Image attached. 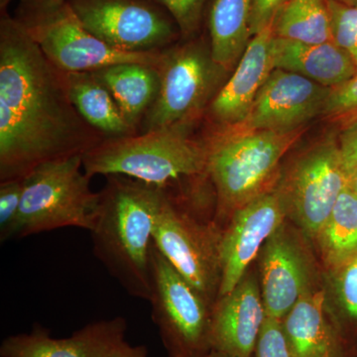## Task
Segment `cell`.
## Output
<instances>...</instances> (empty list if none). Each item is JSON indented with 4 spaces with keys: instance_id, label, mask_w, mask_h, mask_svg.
Masks as SVG:
<instances>
[{
    "instance_id": "obj_1",
    "label": "cell",
    "mask_w": 357,
    "mask_h": 357,
    "mask_svg": "<svg viewBox=\"0 0 357 357\" xmlns=\"http://www.w3.org/2000/svg\"><path fill=\"white\" fill-rule=\"evenodd\" d=\"M107 137L70 102L64 72L49 62L22 26L0 20V182L36 167L84 155Z\"/></svg>"
},
{
    "instance_id": "obj_2",
    "label": "cell",
    "mask_w": 357,
    "mask_h": 357,
    "mask_svg": "<svg viewBox=\"0 0 357 357\" xmlns=\"http://www.w3.org/2000/svg\"><path fill=\"white\" fill-rule=\"evenodd\" d=\"M91 231L93 251L122 288L149 302L150 251L163 190L126 176H107Z\"/></svg>"
},
{
    "instance_id": "obj_3",
    "label": "cell",
    "mask_w": 357,
    "mask_h": 357,
    "mask_svg": "<svg viewBox=\"0 0 357 357\" xmlns=\"http://www.w3.org/2000/svg\"><path fill=\"white\" fill-rule=\"evenodd\" d=\"M189 126L107 138L83 155L84 171L119 175L169 191L184 178L208 175V142L192 139Z\"/></svg>"
},
{
    "instance_id": "obj_4",
    "label": "cell",
    "mask_w": 357,
    "mask_h": 357,
    "mask_svg": "<svg viewBox=\"0 0 357 357\" xmlns=\"http://www.w3.org/2000/svg\"><path fill=\"white\" fill-rule=\"evenodd\" d=\"M225 128L208 142V175L217 192V220L270 191L279 165L302 134Z\"/></svg>"
},
{
    "instance_id": "obj_5",
    "label": "cell",
    "mask_w": 357,
    "mask_h": 357,
    "mask_svg": "<svg viewBox=\"0 0 357 357\" xmlns=\"http://www.w3.org/2000/svg\"><path fill=\"white\" fill-rule=\"evenodd\" d=\"M14 18L62 72H93L123 63L158 68L161 60L162 50L130 53L103 43L82 24L68 0H21Z\"/></svg>"
},
{
    "instance_id": "obj_6",
    "label": "cell",
    "mask_w": 357,
    "mask_h": 357,
    "mask_svg": "<svg viewBox=\"0 0 357 357\" xmlns=\"http://www.w3.org/2000/svg\"><path fill=\"white\" fill-rule=\"evenodd\" d=\"M83 155L42 164L23 178V194L13 238L77 227L91 231L100 192L91 189Z\"/></svg>"
},
{
    "instance_id": "obj_7",
    "label": "cell",
    "mask_w": 357,
    "mask_h": 357,
    "mask_svg": "<svg viewBox=\"0 0 357 357\" xmlns=\"http://www.w3.org/2000/svg\"><path fill=\"white\" fill-rule=\"evenodd\" d=\"M157 69L158 96L143 119L141 132L190 126L225 86L227 72L201 40L163 49Z\"/></svg>"
},
{
    "instance_id": "obj_8",
    "label": "cell",
    "mask_w": 357,
    "mask_h": 357,
    "mask_svg": "<svg viewBox=\"0 0 357 357\" xmlns=\"http://www.w3.org/2000/svg\"><path fill=\"white\" fill-rule=\"evenodd\" d=\"M152 319L169 357H206L211 351L213 306L152 243Z\"/></svg>"
},
{
    "instance_id": "obj_9",
    "label": "cell",
    "mask_w": 357,
    "mask_h": 357,
    "mask_svg": "<svg viewBox=\"0 0 357 357\" xmlns=\"http://www.w3.org/2000/svg\"><path fill=\"white\" fill-rule=\"evenodd\" d=\"M220 234L215 223L199 222L163 190L154 225L155 246L211 305L220 289Z\"/></svg>"
},
{
    "instance_id": "obj_10",
    "label": "cell",
    "mask_w": 357,
    "mask_h": 357,
    "mask_svg": "<svg viewBox=\"0 0 357 357\" xmlns=\"http://www.w3.org/2000/svg\"><path fill=\"white\" fill-rule=\"evenodd\" d=\"M82 24L112 48L161 51L181 35L177 23L154 0H68Z\"/></svg>"
},
{
    "instance_id": "obj_11",
    "label": "cell",
    "mask_w": 357,
    "mask_h": 357,
    "mask_svg": "<svg viewBox=\"0 0 357 357\" xmlns=\"http://www.w3.org/2000/svg\"><path fill=\"white\" fill-rule=\"evenodd\" d=\"M347 183L338 144L328 139L301 154L276 190L287 215L317 239Z\"/></svg>"
},
{
    "instance_id": "obj_12",
    "label": "cell",
    "mask_w": 357,
    "mask_h": 357,
    "mask_svg": "<svg viewBox=\"0 0 357 357\" xmlns=\"http://www.w3.org/2000/svg\"><path fill=\"white\" fill-rule=\"evenodd\" d=\"M287 217L276 189L270 190L232 213L218 241L220 289L218 298L227 295L248 274L251 262ZM218 300V299H217Z\"/></svg>"
},
{
    "instance_id": "obj_13",
    "label": "cell",
    "mask_w": 357,
    "mask_h": 357,
    "mask_svg": "<svg viewBox=\"0 0 357 357\" xmlns=\"http://www.w3.org/2000/svg\"><path fill=\"white\" fill-rule=\"evenodd\" d=\"M331 89L295 73L274 69L246 119L231 128L281 133L299 130L324 114Z\"/></svg>"
},
{
    "instance_id": "obj_14",
    "label": "cell",
    "mask_w": 357,
    "mask_h": 357,
    "mask_svg": "<svg viewBox=\"0 0 357 357\" xmlns=\"http://www.w3.org/2000/svg\"><path fill=\"white\" fill-rule=\"evenodd\" d=\"M261 295L266 316L283 319L312 290V265L299 239L285 225L260 251Z\"/></svg>"
},
{
    "instance_id": "obj_15",
    "label": "cell",
    "mask_w": 357,
    "mask_h": 357,
    "mask_svg": "<svg viewBox=\"0 0 357 357\" xmlns=\"http://www.w3.org/2000/svg\"><path fill=\"white\" fill-rule=\"evenodd\" d=\"M126 319L115 317L83 326L69 337L54 338L39 324L29 333L4 338L0 357H110L126 340Z\"/></svg>"
},
{
    "instance_id": "obj_16",
    "label": "cell",
    "mask_w": 357,
    "mask_h": 357,
    "mask_svg": "<svg viewBox=\"0 0 357 357\" xmlns=\"http://www.w3.org/2000/svg\"><path fill=\"white\" fill-rule=\"evenodd\" d=\"M266 319L255 276L246 274L231 292L218 298L211 312V347L229 357H251Z\"/></svg>"
},
{
    "instance_id": "obj_17",
    "label": "cell",
    "mask_w": 357,
    "mask_h": 357,
    "mask_svg": "<svg viewBox=\"0 0 357 357\" xmlns=\"http://www.w3.org/2000/svg\"><path fill=\"white\" fill-rule=\"evenodd\" d=\"M273 24L251 38L234 74L210 105L213 121L231 128L246 119L260 89L273 72Z\"/></svg>"
},
{
    "instance_id": "obj_18",
    "label": "cell",
    "mask_w": 357,
    "mask_h": 357,
    "mask_svg": "<svg viewBox=\"0 0 357 357\" xmlns=\"http://www.w3.org/2000/svg\"><path fill=\"white\" fill-rule=\"evenodd\" d=\"M274 69L288 70L326 88H335L357 75L351 56L333 41L307 44L275 36Z\"/></svg>"
},
{
    "instance_id": "obj_19",
    "label": "cell",
    "mask_w": 357,
    "mask_h": 357,
    "mask_svg": "<svg viewBox=\"0 0 357 357\" xmlns=\"http://www.w3.org/2000/svg\"><path fill=\"white\" fill-rule=\"evenodd\" d=\"M294 357H337V335L325 312V293L305 294L282 319Z\"/></svg>"
},
{
    "instance_id": "obj_20",
    "label": "cell",
    "mask_w": 357,
    "mask_h": 357,
    "mask_svg": "<svg viewBox=\"0 0 357 357\" xmlns=\"http://www.w3.org/2000/svg\"><path fill=\"white\" fill-rule=\"evenodd\" d=\"M109 89L131 128H138L160 89L158 69L139 63H123L93 70Z\"/></svg>"
},
{
    "instance_id": "obj_21",
    "label": "cell",
    "mask_w": 357,
    "mask_h": 357,
    "mask_svg": "<svg viewBox=\"0 0 357 357\" xmlns=\"http://www.w3.org/2000/svg\"><path fill=\"white\" fill-rule=\"evenodd\" d=\"M68 95L77 112L107 138L138 133L129 126L105 84L93 72L65 73Z\"/></svg>"
},
{
    "instance_id": "obj_22",
    "label": "cell",
    "mask_w": 357,
    "mask_h": 357,
    "mask_svg": "<svg viewBox=\"0 0 357 357\" xmlns=\"http://www.w3.org/2000/svg\"><path fill=\"white\" fill-rule=\"evenodd\" d=\"M250 0H215L211 6V50L213 60L229 72L250 42Z\"/></svg>"
},
{
    "instance_id": "obj_23",
    "label": "cell",
    "mask_w": 357,
    "mask_h": 357,
    "mask_svg": "<svg viewBox=\"0 0 357 357\" xmlns=\"http://www.w3.org/2000/svg\"><path fill=\"white\" fill-rule=\"evenodd\" d=\"M317 241L326 265L340 267L357 255V196L349 183L340 192Z\"/></svg>"
},
{
    "instance_id": "obj_24",
    "label": "cell",
    "mask_w": 357,
    "mask_h": 357,
    "mask_svg": "<svg viewBox=\"0 0 357 357\" xmlns=\"http://www.w3.org/2000/svg\"><path fill=\"white\" fill-rule=\"evenodd\" d=\"M278 38L307 44L333 41L328 0H289L273 22Z\"/></svg>"
},
{
    "instance_id": "obj_25",
    "label": "cell",
    "mask_w": 357,
    "mask_h": 357,
    "mask_svg": "<svg viewBox=\"0 0 357 357\" xmlns=\"http://www.w3.org/2000/svg\"><path fill=\"white\" fill-rule=\"evenodd\" d=\"M332 20L333 41L344 49L357 70V9L328 0Z\"/></svg>"
},
{
    "instance_id": "obj_26",
    "label": "cell",
    "mask_w": 357,
    "mask_h": 357,
    "mask_svg": "<svg viewBox=\"0 0 357 357\" xmlns=\"http://www.w3.org/2000/svg\"><path fill=\"white\" fill-rule=\"evenodd\" d=\"M22 178L0 182V241L13 238L23 194Z\"/></svg>"
},
{
    "instance_id": "obj_27",
    "label": "cell",
    "mask_w": 357,
    "mask_h": 357,
    "mask_svg": "<svg viewBox=\"0 0 357 357\" xmlns=\"http://www.w3.org/2000/svg\"><path fill=\"white\" fill-rule=\"evenodd\" d=\"M168 11L177 23L181 35L190 39L201 26L204 8L208 0H154Z\"/></svg>"
},
{
    "instance_id": "obj_28",
    "label": "cell",
    "mask_w": 357,
    "mask_h": 357,
    "mask_svg": "<svg viewBox=\"0 0 357 357\" xmlns=\"http://www.w3.org/2000/svg\"><path fill=\"white\" fill-rule=\"evenodd\" d=\"M335 290L345 316L357 321V255L337 267Z\"/></svg>"
},
{
    "instance_id": "obj_29",
    "label": "cell",
    "mask_w": 357,
    "mask_h": 357,
    "mask_svg": "<svg viewBox=\"0 0 357 357\" xmlns=\"http://www.w3.org/2000/svg\"><path fill=\"white\" fill-rule=\"evenodd\" d=\"M256 357H294L284 333L282 319L266 316L255 347Z\"/></svg>"
},
{
    "instance_id": "obj_30",
    "label": "cell",
    "mask_w": 357,
    "mask_h": 357,
    "mask_svg": "<svg viewBox=\"0 0 357 357\" xmlns=\"http://www.w3.org/2000/svg\"><path fill=\"white\" fill-rule=\"evenodd\" d=\"M357 114V75L331 89L324 115L331 117Z\"/></svg>"
},
{
    "instance_id": "obj_31",
    "label": "cell",
    "mask_w": 357,
    "mask_h": 357,
    "mask_svg": "<svg viewBox=\"0 0 357 357\" xmlns=\"http://www.w3.org/2000/svg\"><path fill=\"white\" fill-rule=\"evenodd\" d=\"M289 0H250L251 37L273 24L277 14Z\"/></svg>"
},
{
    "instance_id": "obj_32",
    "label": "cell",
    "mask_w": 357,
    "mask_h": 357,
    "mask_svg": "<svg viewBox=\"0 0 357 357\" xmlns=\"http://www.w3.org/2000/svg\"><path fill=\"white\" fill-rule=\"evenodd\" d=\"M340 156L345 170L357 167V119H352L340 136Z\"/></svg>"
},
{
    "instance_id": "obj_33",
    "label": "cell",
    "mask_w": 357,
    "mask_h": 357,
    "mask_svg": "<svg viewBox=\"0 0 357 357\" xmlns=\"http://www.w3.org/2000/svg\"><path fill=\"white\" fill-rule=\"evenodd\" d=\"M110 357H148V349L144 345L132 347L124 340Z\"/></svg>"
},
{
    "instance_id": "obj_34",
    "label": "cell",
    "mask_w": 357,
    "mask_h": 357,
    "mask_svg": "<svg viewBox=\"0 0 357 357\" xmlns=\"http://www.w3.org/2000/svg\"><path fill=\"white\" fill-rule=\"evenodd\" d=\"M347 177H349V185L351 188L352 191L356 192L357 196V167L347 171Z\"/></svg>"
},
{
    "instance_id": "obj_35",
    "label": "cell",
    "mask_w": 357,
    "mask_h": 357,
    "mask_svg": "<svg viewBox=\"0 0 357 357\" xmlns=\"http://www.w3.org/2000/svg\"><path fill=\"white\" fill-rule=\"evenodd\" d=\"M333 1L337 2V3L342 4V6L357 9V0H333Z\"/></svg>"
},
{
    "instance_id": "obj_36",
    "label": "cell",
    "mask_w": 357,
    "mask_h": 357,
    "mask_svg": "<svg viewBox=\"0 0 357 357\" xmlns=\"http://www.w3.org/2000/svg\"><path fill=\"white\" fill-rule=\"evenodd\" d=\"M11 1H13V0H0V11H1V14L6 13L7 7L10 4Z\"/></svg>"
},
{
    "instance_id": "obj_37",
    "label": "cell",
    "mask_w": 357,
    "mask_h": 357,
    "mask_svg": "<svg viewBox=\"0 0 357 357\" xmlns=\"http://www.w3.org/2000/svg\"><path fill=\"white\" fill-rule=\"evenodd\" d=\"M206 357H229L227 356H225V354H222V352L215 351V349H213L210 352V354H208Z\"/></svg>"
}]
</instances>
